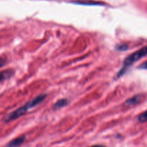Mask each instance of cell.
Segmentation results:
<instances>
[{
	"mask_svg": "<svg viewBox=\"0 0 147 147\" xmlns=\"http://www.w3.org/2000/svg\"><path fill=\"white\" fill-rule=\"evenodd\" d=\"M47 96L46 94H41L37 96V97L33 98L32 100H30L27 103H26L24 106H21L19 109H16L14 111L11 112L10 113H9L8 115L5 116L4 118V121L5 122H10L11 121H14L17 119L18 118L21 117L22 116L25 114L27 111L30 110V109H34V107L39 105L40 103H41L46 98Z\"/></svg>",
	"mask_w": 147,
	"mask_h": 147,
	"instance_id": "1",
	"label": "cell"
},
{
	"mask_svg": "<svg viewBox=\"0 0 147 147\" xmlns=\"http://www.w3.org/2000/svg\"><path fill=\"white\" fill-rule=\"evenodd\" d=\"M147 55V46L142 47V48L139 49L137 51L134 52V53L131 54L130 55H129V57H126V59L123 61V65L122 68L121 69L120 71L118 73L117 76L118 77H121V76H123V74H125V73L126 72V70L129 69V67L131 65L134 64V63H136V61L139 60L140 59H142V57H145Z\"/></svg>",
	"mask_w": 147,
	"mask_h": 147,
	"instance_id": "2",
	"label": "cell"
},
{
	"mask_svg": "<svg viewBox=\"0 0 147 147\" xmlns=\"http://www.w3.org/2000/svg\"><path fill=\"white\" fill-rule=\"evenodd\" d=\"M25 136H20V137H17L16 139H13L11 142H9L7 144L6 147H18L20 146V145L24 143V142L25 141Z\"/></svg>",
	"mask_w": 147,
	"mask_h": 147,
	"instance_id": "3",
	"label": "cell"
},
{
	"mask_svg": "<svg viewBox=\"0 0 147 147\" xmlns=\"http://www.w3.org/2000/svg\"><path fill=\"white\" fill-rule=\"evenodd\" d=\"M142 95H137V96H134V97L128 99L126 101V103H125V105H126V106H135V105L138 104V103L142 100Z\"/></svg>",
	"mask_w": 147,
	"mask_h": 147,
	"instance_id": "4",
	"label": "cell"
},
{
	"mask_svg": "<svg viewBox=\"0 0 147 147\" xmlns=\"http://www.w3.org/2000/svg\"><path fill=\"white\" fill-rule=\"evenodd\" d=\"M14 74V71L12 70H5L0 72V83L10 78Z\"/></svg>",
	"mask_w": 147,
	"mask_h": 147,
	"instance_id": "5",
	"label": "cell"
},
{
	"mask_svg": "<svg viewBox=\"0 0 147 147\" xmlns=\"http://www.w3.org/2000/svg\"><path fill=\"white\" fill-rule=\"evenodd\" d=\"M67 103H68L67 100H66V99H60V100H57V101L55 103L53 108H54V109H61V108H63L65 106H67Z\"/></svg>",
	"mask_w": 147,
	"mask_h": 147,
	"instance_id": "6",
	"label": "cell"
},
{
	"mask_svg": "<svg viewBox=\"0 0 147 147\" xmlns=\"http://www.w3.org/2000/svg\"><path fill=\"white\" fill-rule=\"evenodd\" d=\"M138 120H139V121L142 122V123L147 122V111L143 112V113H141V114L138 116Z\"/></svg>",
	"mask_w": 147,
	"mask_h": 147,
	"instance_id": "7",
	"label": "cell"
},
{
	"mask_svg": "<svg viewBox=\"0 0 147 147\" xmlns=\"http://www.w3.org/2000/svg\"><path fill=\"white\" fill-rule=\"evenodd\" d=\"M7 63V59L5 57H0V67H3Z\"/></svg>",
	"mask_w": 147,
	"mask_h": 147,
	"instance_id": "8",
	"label": "cell"
},
{
	"mask_svg": "<svg viewBox=\"0 0 147 147\" xmlns=\"http://www.w3.org/2000/svg\"><path fill=\"white\" fill-rule=\"evenodd\" d=\"M139 67L140 69H143V70H147V60L144 63H142V64H141Z\"/></svg>",
	"mask_w": 147,
	"mask_h": 147,
	"instance_id": "9",
	"label": "cell"
},
{
	"mask_svg": "<svg viewBox=\"0 0 147 147\" xmlns=\"http://www.w3.org/2000/svg\"><path fill=\"white\" fill-rule=\"evenodd\" d=\"M78 4H87L88 2L87 1H79V2H78ZM89 4H91V5H93V4H95V5H98V2H92V1H90V2H89Z\"/></svg>",
	"mask_w": 147,
	"mask_h": 147,
	"instance_id": "10",
	"label": "cell"
},
{
	"mask_svg": "<svg viewBox=\"0 0 147 147\" xmlns=\"http://www.w3.org/2000/svg\"><path fill=\"white\" fill-rule=\"evenodd\" d=\"M117 49L119 50H125L127 49V47H126V45H121L119 46V47H118Z\"/></svg>",
	"mask_w": 147,
	"mask_h": 147,
	"instance_id": "11",
	"label": "cell"
},
{
	"mask_svg": "<svg viewBox=\"0 0 147 147\" xmlns=\"http://www.w3.org/2000/svg\"><path fill=\"white\" fill-rule=\"evenodd\" d=\"M90 147H106V146H101V145H94V146H90Z\"/></svg>",
	"mask_w": 147,
	"mask_h": 147,
	"instance_id": "12",
	"label": "cell"
}]
</instances>
